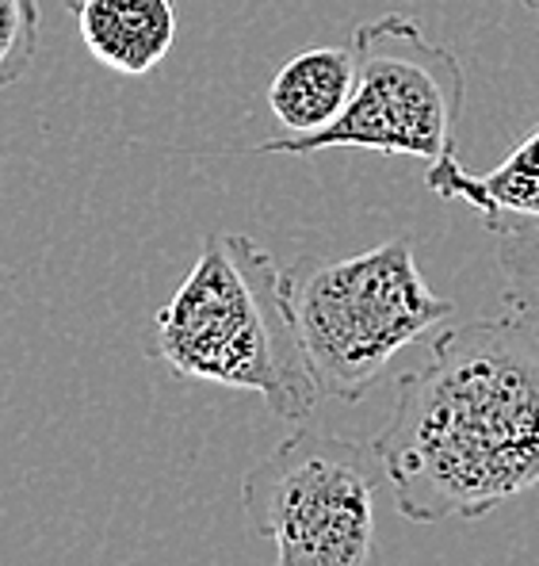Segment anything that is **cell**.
I'll return each instance as SVG.
<instances>
[{"label":"cell","instance_id":"cell-8","mask_svg":"<svg viewBox=\"0 0 539 566\" xmlns=\"http://www.w3.org/2000/svg\"><path fill=\"white\" fill-rule=\"evenodd\" d=\"M356 85V54L314 46L287 57L268 85V107L287 135H314L345 112Z\"/></svg>","mask_w":539,"mask_h":566},{"label":"cell","instance_id":"cell-10","mask_svg":"<svg viewBox=\"0 0 539 566\" xmlns=\"http://www.w3.org/2000/svg\"><path fill=\"white\" fill-rule=\"evenodd\" d=\"M39 0H0V88L28 77L39 54Z\"/></svg>","mask_w":539,"mask_h":566},{"label":"cell","instance_id":"cell-9","mask_svg":"<svg viewBox=\"0 0 539 566\" xmlns=\"http://www.w3.org/2000/svg\"><path fill=\"white\" fill-rule=\"evenodd\" d=\"M497 269L505 276V306L539 333V219L497 230Z\"/></svg>","mask_w":539,"mask_h":566},{"label":"cell","instance_id":"cell-12","mask_svg":"<svg viewBox=\"0 0 539 566\" xmlns=\"http://www.w3.org/2000/svg\"><path fill=\"white\" fill-rule=\"evenodd\" d=\"M62 4L70 8V12H77V8H81V0H62Z\"/></svg>","mask_w":539,"mask_h":566},{"label":"cell","instance_id":"cell-2","mask_svg":"<svg viewBox=\"0 0 539 566\" xmlns=\"http://www.w3.org/2000/svg\"><path fill=\"white\" fill-rule=\"evenodd\" d=\"M149 356L177 379L253 390L276 418L306 421L318 382L284 303V269L249 234H207L192 272L154 318Z\"/></svg>","mask_w":539,"mask_h":566},{"label":"cell","instance_id":"cell-4","mask_svg":"<svg viewBox=\"0 0 539 566\" xmlns=\"http://www.w3.org/2000/svg\"><path fill=\"white\" fill-rule=\"evenodd\" d=\"M356 85L345 112L314 135H279L253 154L310 157L321 149H371L425 165L459 157L455 130L467 99V73L447 46L433 43L413 15L387 12L352 31Z\"/></svg>","mask_w":539,"mask_h":566},{"label":"cell","instance_id":"cell-1","mask_svg":"<svg viewBox=\"0 0 539 566\" xmlns=\"http://www.w3.org/2000/svg\"><path fill=\"white\" fill-rule=\"evenodd\" d=\"M405 521H483L539 486V333L517 314L444 329L371 444Z\"/></svg>","mask_w":539,"mask_h":566},{"label":"cell","instance_id":"cell-7","mask_svg":"<svg viewBox=\"0 0 539 566\" xmlns=\"http://www.w3.org/2000/svg\"><path fill=\"white\" fill-rule=\"evenodd\" d=\"M425 185L444 199H463L483 214V227L497 230L539 219V123L525 142L509 149L490 172H467L459 157L429 165Z\"/></svg>","mask_w":539,"mask_h":566},{"label":"cell","instance_id":"cell-6","mask_svg":"<svg viewBox=\"0 0 539 566\" xmlns=\"http://www.w3.org/2000/svg\"><path fill=\"white\" fill-rule=\"evenodd\" d=\"M81 43L104 70L146 77L177 43V0H81Z\"/></svg>","mask_w":539,"mask_h":566},{"label":"cell","instance_id":"cell-11","mask_svg":"<svg viewBox=\"0 0 539 566\" xmlns=\"http://www.w3.org/2000/svg\"><path fill=\"white\" fill-rule=\"evenodd\" d=\"M520 8H525V12H532V15H539V0H517Z\"/></svg>","mask_w":539,"mask_h":566},{"label":"cell","instance_id":"cell-5","mask_svg":"<svg viewBox=\"0 0 539 566\" xmlns=\"http://www.w3.org/2000/svg\"><path fill=\"white\" fill-rule=\"evenodd\" d=\"M249 528L276 547V566H387L379 479L360 444L298 429L242 482Z\"/></svg>","mask_w":539,"mask_h":566},{"label":"cell","instance_id":"cell-3","mask_svg":"<svg viewBox=\"0 0 539 566\" xmlns=\"http://www.w3.org/2000/svg\"><path fill=\"white\" fill-rule=\"evenodd\" d=\"M284 303L306 368L337 402L371 395L405 345L455 314V303L425 283L410 238L341 261L298 256L284 269Z\"/></svg>","mask_w":539,"mask_h":566}]
</instances>
